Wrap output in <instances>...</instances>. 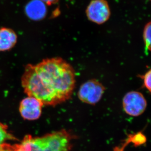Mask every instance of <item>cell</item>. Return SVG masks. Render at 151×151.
<instances>
[{"label": "cell", "instance_id": "8992f818", "mask_svg": "<svg viewBox=\"0 0 151 151\" xmlns=\"http://www.w3.org/2000/svg\"><path fill=\"white\" fill-rule=\"evenodd\" d=\"M44 104L38 99L33 97L24 99L20 104V114L25 119L35 120L41 115L42 109Z\"/></svg>", "mask_w": 151, "mask_h": 151}, {"label": "cell", "instance_id": "5b68a950", "mask_svg": "<svg viewBox=\"0 0 151 151\" xmlns=\"http://www.w3.org/2000/svg\"><path fill=\"white\" fill-rule=\"evenodd\" d=\"M86 12L88 20L99 24L105 23L111 16L110 6L106 0H92Z\"/></svg>", "mask_w": 151, "mask_h": 151}, {"label": "cell", "instance_id": "7a4b0ae2", "mask_svg": "<svg viewBox=\"0 0 151 151\" xmlns=\"http://www.w3.org/2000/svg\"><path fill=\"white\" fill-rule=\"evenodd\" d=\"M73 137L63 130L40 137L27 136L15 146L17 151H70Z\"/></svg>", "mask_w": 151, "mask_h": 151}, {"label": "cell", "instance_id": "3957f363", "mask_svg": "<svg viewBox=\"0 0 151 151\" xmlns=\"http://www.w3.org/2000/svg\"><path fill=\"white\" fill-rule=\"evenodd\" d=\"M105 90V87L98 80L91 79L81 86L78 96L83 102L93 105L100 101Z\"/></svg>", "mask_w": 151, "mask_h": 151}, {"label": "cell", "instance_id": "ba28073f", "mask_svg": "<svg viewBox=\"0 0 151 151\" xmlns=\"http://www.w3.org/2000/svg\"><path fill=\"white\" fill-rule=\"evenodd\" d=\"M17 36L12 29L2 27L0 29V51L12 49L17 42Z\"/></svg>", "mask_w": 151, "mask_h": 151}, {"label": "cell", "instance_id": "9c48e42d", "mask_svg": "<svg viewBox=\"0 0 151 151\" xmlns=\"http://www.w3.org/2000/svg\"><path fill=\"white\" fill-rule=\"evenodd\" d=\"M151 23L149 22L146 24L143 30V40L147 50H151Z\"/></svg>", "mask_w": 151, "mask_h": 151}, {"label": "cell", "instance_id": "4fadbf2b", "mask_svg": "<svg viewBox=\"0 0 151 151\" xmlns=\"http://www.w3.org/2000/svg\"><path fill=\"white\" fill-rule=\"evenodd\" d=\"M40 1H43V3H45V4L49 5V6L55 4L59 1V0H40Z\"/></svg>", "mask_w": 151, "mask_h": 151}, {"label": "cell", "instance_id": "7c38bea8", "mask_svg": "<svg viewBox=\"0 0 151 151\" xmlns=\"http://www.w3.org/2000/svg\"><path fill=\"white\" fill-rule=\"evenodd\" d=\"M0 151H17L16 146L4 144L0 149Z\"/></svg>", "mask_w": 151, "mask_h": 151}, {"label": "cell", "instance_id": "8fae6325", "mask_svg": "<svg viewBox=\"0 0 151 151\" xmlns=\"http://www.w3.org/2000/svg\"><path fill=\"white\" fill-rule=\"evenodd\" d=\"M144 87L148 90L149 92H151V70H149L145 73L144 76H142Z\"/></svg>", "mask_w": 151, "mask_h": 151}, {"label": "cell", "instance_id": "277c9868", "mask_svg": "<svg viewBox=\"0 0 151 151\" xmlns=\"http://www.w3.org/2000/svg\"><path fill=\"white\" fill-rule=\"evenodd\" d=\"M122 104L124 111L132 116L141 115L147 107L145 97L138 91H130L126 93L123 99Z\"/></svg>", "mask_w": 151, "mask_h": 151}, {"label": "cell", "instance_id": "52a82bcc", "mask_svg": "<svg viewBox=\"0 0 151 151\" xmlns=\"http://www.w3.org/2000/svg\"><path fill=\"white\" fill-rule=\"evenodd\" d=\"M25 12L29 18L39 21L44 18L47 14L46 5L40 0H32L26 6Z\"/></svg>", "mask_w": 151, "mask_h": 151}, {"label": "cell", "instance_id": "30bf717a", "mask_svg": "<svg viewBox=\"0 0 151 151\" xmlns=\"http://www.w3.org/2000/svg\"><path fill=\"white\" fill-rule=\"evenodd\" d=\"M13 138V137L9 134L5 126L0 123V149L5 144V141L7 139Z\"/></svg>", "mask_w": 151, "mask_h": 151}, {"label": "cell", "instance_id": "6da1fadb", "mask_svg": "<svg viewBox=\"0 0 151 151\" xmlns=\"http://www.w3.org/2000/svg\"><path fill=\"white\" fill-rule=\"evenodd\" d=\"M76 83L72 66L61 58L46 59L27 65L22 78L24 91L47 105H56L69 99Z\"/></svg>", "mask_w": 151, "mask_h": 151}]
</instances>
